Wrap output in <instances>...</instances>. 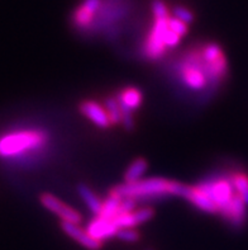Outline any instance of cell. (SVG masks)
Here are the masks:
<instances>
[{
  "mask_svg": "<svg viewBox=\"0 0 248 250\" xmlns=\"http://www.w3.org/2000/svg\"><path fill=\"white\" fill-rule=\"evenodd\" d=\"M181 183L169 181L165 178H148L134 183H124L110 189V194L126 198L131 197L137 200H158L166 196H179Z\"/></svg>",
  "mask_w": 248,
  "mask_h": 250,
  "instance_id": "1",
  "label": "cell"
},
{
  "mask_svg": "<svg viewBox=\"0 0 248 250\" xmlns=\"http://www.w3.org/2000/svg\"><path fill=\"white\" fill-rule=\"evenodd\" d=\"M47 143V136L41 131H19L0 137V156H20L28 150L41 149Z\"/></svg>",
  "mask_w": 248,
  "mask_h": 250,
  "instance_id": "2",
  "label": "cell"
},
{
  "mask_svg": "<svg viewBox=\"0 0 248 250\" xmlns=\"http://www.w3.org/2000/svg\"><path fill=\"white\" fill-rule=\"evenodd\" d=\"M179 75L181 82L191 90H203L209 82L207 62L196 51H191L184 57Z\"/></svg>",
  "mask_w": 248,
  "mask_h": 250,
  "instance_id": "3",
  "label": "cell"
},
{
  "mask_svg": "<svg viewBox=\"0 0 248 250\" xmlns=\"http://www.w3.org/2000/svg\"><path fill=\"white\" fill-rule=\"evenodd\" d=\"M201 192L214 202L217 206L218 213L223 215L230 206L233 198L236 196V190L233 188L230 178H213L205 182H201L198 186Z\"/></svg>",
  "mask_w": 248,
  "mask_h": 250,
  "instance_id": "4",
  "label": "cell"
},
{
  "mask_svg": "<svg viewBox=\"0 0 248 250\" xmlns=\"http://www.w3.org/2000/svg\"><path fill=\"white\" fill-rule=\"evenodd\" d=\"M167 19L169 17L164 19H154L153 27L145 43V55L150 60H160L166 52L167 47L165 44V33L169 28Z\"/></svg>",
  "mask_w": 248,
  "mask_h": 250,
  "instance_id": "5",
  "label": "cell"
},
{
  "mask_svg": "<svg viewBox=\"0 0 248 250\" xmlns=\"http://www.w3.org/2000/svg\"><path fill=\"white\" fill-rule=\"evenodd\" d=\"M39 201H41L42 206L46 207L48 211H51L52 213H55L56 216H58L62 221L66 222H73L79 225L80 222L82 221V217L76 209L71 208L70 206L65 205L63 202H61L57 197H55L54 194L50 193H43L39 197Z\"/></svg>",
  "mask_w": 248,
  "mask_h": 250,
  "instance_id": "6",
  "label": "cell"
},
{
  "mask_svg": "<svg viewBox=\"0 0 248 250\" xmlns=\"http://www.w3.org/2000/svg\"><path fill=\"white\" fill-rule=\"evenodd\" d=\"M179 197L186 198L189 202L191 203V205H194L196 208L201 209L203 212L218 213L217 206L214 205L213 201L209 200V198L201 192V189L198 186H196V187H190V186L182 184Z\"/></svg>",
  "mask_w": 248,
  "mask_h": 250,
  "instance_id": "7",
  "label": "cell"
},
{
  "mask_svg": "<svg viewBox=\"0 0 248 250\" xmlns=\"http://www.w3.org/2000/svg\"><path fill=\"white\" fill-rule=\"evenodd\" d=\"M61 229L62 231L70 236L71 239L76 240L80 245L88 250H100L103 247V243L101 241H97L96 239H94L93 236H90L86 230L80 228L79 225L73 224V222H66L61 221Z\"/></svg>",
  "mask_w": 248,
  "mask_h": 250,
  "instance_id": "8",
  "label": "cell"
},
{
  "mask_svg": "<svg viewBox=\"0 0 248 250\" xmlns=\"http://www.w3.org/2000/svg\"><path fill=\"white\" fill-rule=\"evenodd\" d=\"M79 109L85 117L100 128H108L112 125L105 108L95 101H84L80 103Z\"/></svg>",
  "mask_w": 248,
  "mask_h": 250,
  "instance_id": "9",
  "label": "cell"
},
{
  "mask_svg": "<svg viewBox=\"0 0 248 250\" xmlns=\"http://www.w3.org/2000/svg\"><path fill=\"white\" fill-rule=\"evenodd\" d=\"M153 209L150 207L141 208L129 213H119L113 219V222L118 229H133L134 226L147 222L153 217Z\"/></svg>",
  "mask_w": 248,
  "mask_h": 250,
  "instance_id": "10",
  "label": "cell"
},
{
  "mask_svg": "<svg viewBox=\"0 0 248 250\" xmlns=\"http://www.w3.org/2000/svg\"><path fill=\"white\" fill-rule=\"evenodd\" d=\"M118 230L119 229L116 228L113 220L103 219L100 216H97L94 221H91V224L88 226L86 231L90 234V236H93L97 241L103 243V240H107V239L116 235Z\"/></svg>",
  "mask_w": 248,
  "mask_h": 250,
  "instance_id": "11",
  "label": "cell"
},
{
  "mask_svg": "<svg viewBox=\"0 0 248 250\" xmlns=\"http://www.w3.org/2000/svg\"><path fill=\"white\" fill-rule=\"evenodd\" d=\"M223 219L229 222L233 228H242L247 221V206L242 201V198L236 193L230 206L223 213Z\"/></svg>",
  "mask_w": 248,
  "mask_h": 250,
  "instance_id": "12",
  "label": "cell"
},
{
  "mask_svg": "<svg viewBox=\"0 0 248 250\" xmlns=\"http://www.w3.org/2000/svg\"><path fill=\"white\" fill-rule=\"evenodd\" d=\"M116 101L120 107H124L131 112H134L138 109L142 104V92L137 88H124L122 89L118 95Z\"/></svg>",
  "mask_w": 248,
  "mask_h": 250,
  "instance_id": "13",
  "label": "cell"
},
{
  "mask_svg": "<svg viewBox=\"0 0 248 250\" xmlns=\"http://www.w3.org/2000/svg\"><path fill=\"white\" fill-rule=\"evenodd\" d=\"M77 193H79V196L81 197V200L84 201L85 205L88 206V208L90 209L91 212L96 216L100 215L101 208H103V201L86 184L81 183L77 186Z\"/></svg>",
  "mask_w": 248,
  "mask_h": 250,
  "instance_id": "14",
  "label": "cell"
},
{
  "mask_svg": "<svg viewBox=\"0 0 248 250\" xmlns=\"http://www.w3.org/2000/svg\"><path fill=\"white\" fill-rule=\"evenodd\" d=\"M147 170V162L145 159H135L132 164L129 165L124 174V181L126 183H134V182L141 181L142 175Z\"/></svg>",
  "mask_w": 248,
  "mask_h": 250,
  "instance_id": "15",
  "label": "cell"
},
{
  "mask_svg": "<svg viewBox=\"0 0 248 250\" xmlns=\"http://www.w3.org/2000/svg\"><path fill=\"white\" fill-rule=\"evenodd\" d=\"M229 178L236 193L242 198L246 206H248V175L245 173H234Z\"/></svg>",
  "mask_w": 248,
  "mask_h": 250,
  "instance_id": "16",
  "label": "cell"
},
{
  "mask_svg": "<svg viewBox=\"0 0 248 250\" xmlns=\"http://www.w3.org/2000/svg\"><path fill=\"white\" fill-rule=\"evenodd\" d=\"M120 201H122V198H119V197L109 194V197L103 202V208H101V212L99 216L103 219L113 220L115 216L119 215Z\"/></svg>",
  "mask_w": 248,
  "mask_h": 250,
  "instance_id": "17",
  "label": "cell"
},
{
  "mask_svg": "<svg viewBox=\"0 0 248 250\" xmlns=\"http://www.w3.org/2000/svg\"><path fill=\"white\" fill-rule=\"evenodd\" d=\"M201 57H203V60L205 61L207 63H214L217 62L219 59L224 56L223 51L220 48L219 44L217 43H208L205 44L203 50H201Z\"/></svg>",
  "mask_w": 248,
  "mask_h": 250,
  "instance_id": "18",
  "label": "cell"
},
{
  "mask_svg": "<svg viewBox=\"0 0 248 250\" xmlns=\"http://www.w3.org/2000/svg\"><path fill=\"white\" fill-rule=\"evenodd\" d=\"M104 108H105V111H107L108 116H109L112 125H118L119 122H122V113H120V108L116 98L108 97L104 101Z\"/></svg>",
  "mask_w": 248,
  "mask_h": 250,
  "instance_id": "19",
  "label": "cell"
},
{
  "mask_svg": "<svg viewBox=\"0 0 248 250\" xmlns=\"http://www.w3.org/2000/svg\"><path fill=\"white\" fill-rule=\"evenodd\" d=\"M172 13L175 18L180 19L181 22H184L185 24H189V23L194 22V13L190 9H188L186 6L181 5H176L172 8Z\"/></svg>",
  "mask_w": 248,
  "mask_h": 250,
  "instance_id": "20",
  "label": "cell"
},
{
  "mask_svg": "<svg viewBox=\"0 0 248 250\" xmlns=\"http://www.w3.org/2000/svg\"><path fill=\"white\" fill-rule=\"evenodd\" d=\"M116 238L126 243H137L139 240V232L134 229H119L115 235Z\"/></svg>",
  "mask_w": 248,
  "mask_h": 250,
  "instance_id": "21",
  "label": "cell"
},
{
  "mask_svg": "<svg viewBox=\"0 0 248 250\" xmlns=\"http://www.w3.org/2000/svg\"><path fill=\"white\" fill-rule=\"evenodd\" d=\"M167 24H169V28L172 32H175L176 35L180 36V37L188 33V24H185V23L181 22L180 19L175 18V17H169Z\"/></svg>",
  "mask_w": 248,
  "mask_h": 250,
  "instance_id": "22",
  "label": "cell"
},
{
  "mask_svg": "<svg viewBox=\"0 0 248 250\" xmlns=\"http://www.w3.org/2000/svg\"><path fill=\"white\" fill-rule=\"evenodd\" d=\"M152 13H153L154 19H164L167 18L169 16V9H167V5L161 1V0H153L152 1Z\"/></svg>",
  "mask_w": 248,
  "mask_h": 250,
  "instance_id": "23",
  "label": "cell"
},
{
  "mask_svg": "<svg viewBox=\"0 0 248 250\" xmlns=\"http://www.w3.org/2000/svg\"><path fill=\"white\" fill-rule=\"evenodd\" d=\"M137 207V201L134 198H131V197H126V198H122L120 201V209L119 213H129L133 212Z\"/></svg>",
  "mask_w": 248,
  "mask_h": 250,
  "instance_id": "24",
  "label": "cell"
},
{
  "mask_svg": "<svg viewBox=\"0 0 248 250\" xmlns=\"http://www.w3.org/2000/svg\"><path fill=\"white\" fill-rule=\"evenodd\" d=\"M180 42V36H177L175 32H172L170 28H167L166 33H165V44L167 48L176 47Z\"/></svg>",
  "mask_w": 248,
  "mask_h": 250,
  "instance_id": "25",
  "label": "cell"
},
{
  "mask_svg": "<svg viewBox=\"0 0 248 250\" xmlns=\"http://www.w3.org/2000/svg\"><path fill=\"white\" fill-rule=\"evenodd\" d=\"M100 5L101 0H84L80 6H82L85 10H88L89 13L93 14V16H95V13L100 9Z\"/></svg>",
  "mask_w": 248,
  "mask_h": 250,
  "instance_id": "26",
  "label": "cell"
},
{
  "mask_svg": "<svg viewBox=\"0 0 248 250\" xmlns=\"http://www.w3.org/2000/svg\"><path fill=\"white\" fill-rule=\"evenodd\" d=\"M146 250H153V249H146Z\"/></svg>",
  "mask_w": 248,
  "mask_h": 250,
  "instance_id": "27",
  "label": "cell"
}]
</instances>
